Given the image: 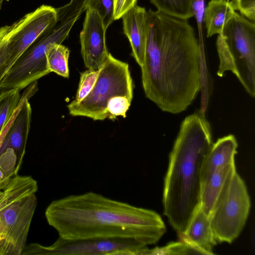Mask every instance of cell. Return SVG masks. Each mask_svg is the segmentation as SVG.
<instances>
[{"mask_svg": "<svg viewBox=\"0 0 255 255\" xmlns=\"http://www.w3.org/2000/svg\"><path fill=\"white\" fill-rule=\"evenodd\" d=\"M99 70L88 69L81 73L75 98L71 102L78 103L88 96L93 89L98 75Z\"/></svg>", "mask_w": 255, "mask_h": 255, "instance_id": "cell-24", "label": "cell"}, {"mask_svg": "<svg viewBox=\"0 0 255 255\" xmlns=\"http://www.w3.org/2000/svg\"><path fill=\"white\" fill-rule=\"evenodd\" d=\"M21 100L18 89L3 90L0 93V136L18 107Z\"/></svg>", "mask_w": 255, "mask_h": 255, "instance_id": "cell-20", "label": "cell"}, {"mask_svg": "<svg viewBox=\"0 0 255 255\" xmlns=\"http://www.w3.org/2000/svg\"><path fill=\"white\" fill-rule=\"evenodd\" d=\"M3 195V191L0 189V199Z\"/></svg>", "mask_w": 255, "mask_h": 255, "instance_id": "cell-30", "label": "cell"}, {"mask_svg": "<svg viewBox=\"0 0 255 255\" xmlns=\"http://www.w3.org/2000/svg\"><path fill=\"white\" fill-rule=\"evenodd\" d=\"M236 170L235 162L233 161L214 173L202 184L200 206L209 217L226 181Z\"/></svg>", "mask_w": 255, "mask_h": 255, "instance_id": "cell-16", "label": "cell"}, {"mask_svg": "<svg viewBox=\"0 0 255 255\" xmlns=\"http://www.w3.org/2000/svg\"><path fill=\"white\" fill-rule=\"evenodd\" d=\"M80 16L58 19L56 25L34 42L8 70L0 82V90H21L49 74L47 50L54 44H62Z\"/></svg>", "mask_w": 255, "mask_h": 255, "instance_id": "cell-7", "label": "cell"}, {"mask_svg": "<svg viewBox=\"0 0 255 255\" xmlns=\"http://www.w3.org/2000/svg\"><path fill=\"white\" fill-rule=\"evenodd\" d=\"M250 209L246 185L236 170L226 181L209 216L216 242L232 243L243 229Z\"/></svg>", "mask_w": 255, "mask_h": 255, "instance_id": "cell-8", "label": "cell"}, {"mask_svg": "<svg viewBox=\"0 0 255 255\" xmlns=\"http://www.w3.org/2000/svg\"><path fill=\"white\" fill-rule=\"evenodd\" d=\"M235 12L228 0H210L204 10L207 37L220 34L225 24Z\"/></svg>", "mask_w": 255, "mask_h": 255, "instance_id": "cell-17", "label": "cell"}, {"mask_svg": "<svg viewBox=\"0 0 255 255\" xmlns=\"http://www.w3.org/2000/svg\"><path fill=\"white\" fill-rule=\"evenodd\" d=\"M230 3L235 10H239L241 15L255 23V0H232Z\"/></svg>", "mask_w": 255, "mask_h": 255, "instance_id": "cell-25", "label": "cell"}, {"mask_svg": "<svg viewBox=\"0 0 255 255\" xmlns=\"http://www.w3.org/2000/svg\"><path fill=\"white\" fill-rule=\"evenodd\" d=\"M83 28L80 34L81 52L85 66L98 70L108 58L106 31L99 15L87 8Z\"/></svg>", "mask_w": 255, "mask_h": 255, "instance_id": "cell-12", "label": "cell"}, {"mask_svg": "<svg viewBox=\"0 0 255 255\" xmlns=\"http://www.w3.org/2000/svg\"><path fill=\"white\" fill-rule=\"evenodd\" d=\"M157 10L178 18L188 20L194 16L195 0H150Z\"/></svg>", "mask_w": 255, "mask_h": 255, "instance_id": "cell-18", "label": "cell"}, {"mask_svg": "<svg viewBox=\"0 0 255 255\" xmlns=\"http://www.w3.org/2000/svg\"><path fill=\"white\" fill-rule=\"evenodd\" d=\"M137 0H114V19L121 18L123 15L136 4Z\"/></svg>", "mask_w": 255, "mask_h": 255, "instance_id": "cell-26", "label": "cell"}, {"mask_svg": "<svg viewBox=\"0 0 255 255\" xmlns=\"http://www.w3.org/2000/svg\"><path fill=\"white\" fill-rule=\"evenodd\" d=\"M213 144L204 114L198 111L184 119L169 154L162 198L163 214L178 236L200 206L202 168Z\"/></svg>", "mask_w": 255, "mask_h": 255, "instance_id": "cell-3", "label": "cell"}, {"mask_svg": "<svg viewBox=\"0 0 255 255\" xmlns=\"http://www.w3.org/2000/svg\"><path fill=\"white\" fill-rule=\"evenodd\" d=\"M17 157L14 150L6 149L0 155V169L4 174L3 180L0 183V189L3 190L10 180L17 175Z\"/></svg>", "mask_w": 255, "mask_h": 255, "instance_id": "cell-22", "label": "cell"}, {"mask_svg": "<svg viewBox=\"0 0 255 255\" xmlns=\"http://www.w3.org/2000/svg\"><path fill=\"white\" fill-rule=\"evenodd\" d=\"M9 56V51L6 43L0 39V82L4 76V69Z\"/></svg>", "mask_w": 255, "mask_h": 255, "instance_id": "cell-27", "label": "cell"}, {"mask_svg": "<svg viewBox=\"0 0 255 255\" xmlns=\"http://www.w3.org/2000/svg\"><path fill=\"white\" fill-rule=\"evenodd\" d=\"M4 136V134L3 133H2L0 136V147L1 144L2 143Z\"/></svg>", "mask_w": 255, "mask_h": 255, "instance_id": "cell-29", "label": "cell"}, {"mask_svg": "<svg viewBox=\"0 0 255 255\" xmlns=\"http://www.w3.org/2000/svg\"><path fill=\"white\" fill-rule=\"evenodd\" d=\"M147 40L141 79L145 95L162 111L178 114L201 86L200 47L187 20L146 11Z\"/></svg>", "mask_w": 255, "mask_h": 255, "instance_id": "cell-1", "label": "cell"}, {"mask_svg": "<svg viewBox=\"0 0 255 255\" xmlns=\"http://www.w3.org/2000/svg\"><path fill=\"white\" fill-rule=\"evenodd\" d=\"M3 2V0H0V9L1 7Z\"/></svg>", "mask_w": 255, "mask_h": 255, "instance_id": "cell-31", "label": "cell"}, {"mask_svg": "<svg viewBox=\"0 0 255 255\" xmlns=\"http://www.w3.org/2000/svg\"><path fill=\"white\" fill-rule=\"evenodd\" d=\"M146 10L136 4L124 13L123 30L131 47V55L140 67L143 64L146 40Z\"/></svg>", "mask_w": 255, "mask_h": 255, "instance_id": "cell-13", "label": "cell"}, {"mask_svg": "<svg viewBox=\"0 0 255 255\" xmlns=\"http://www.w3.org/2000/svg\"><path fill=\"white\" fill-rule=\"evenodd\" d=\"M45 216L59 237L67 240L122 238L147 246L157 243L166 231L155 211L93 192L54 200Z\"/></svg>", "mask_w": 255, "mask_h": 255, "instance_id": "cell-2", "label": "cell"}, {"mask_svg": "<svg viewBox=\"0 0 255 255\" xmlns=\"http://www.w3.org/2000/svg\"><path fill=\"white\" fill-rule=\"evenodd\" d=\"M216 47L219 58L217 72L236 75L247 92L255 96V25L236 12L219 34Z\"/></svg>", "mask_w": 255, "mask_h": 255, "instance_id": "cell-5", "label": "cell"}, {"mask_svg": "<svg viewBox=\"0 0 255 255\" xmlns=\"http://www.w3.org/2000/svg\"><path fill=\"white\" fill-rule=\"evenodd\" d=\"M140 243L122 238L67 240L59 237L51 246L38 243L26 246L22 255H144L147 249Z\"/></svg>", "mask_w": 255, "mask_h": 255, "instance_id": "cell-10", "label": "cell"}, {"mask_svg": "<svg viewBox=\"0 0 255 255\" xmlns=\"http://www.w3.org/2000/svg\"><path fill=\"white\" fill-rule=\"evenodd\" d=\"M184 241L199 250L203 255H214L213 248L217 244L211 228L210 218L199 207L185 233L179 236Z\"/></svg>", "mask_w": 255, "mask_h": 255, "instance_id": "cell-14", "label": "cell"}, {"mask_svg": "<svg viewBox=\"0 0 255 255\" xmlns=\"http://www.w3.org/2000/svg\"><path fill=\"white\" fill-rule=\"evenodd\" d=\"M69 49L62 44H54L47 50V64L50 72H53L64 78L69 75L68 59Z\"/></svg>", "mask_w": 255, "mask_h": 255, "instance_id": "cell-19", "label": "cell"}, {"mask_svg": "<svg viewBox=\"0 0 255 255\" xmlns=\"http://www.w3.org/2000/svg\"><path fill=\"white\" fill-rule=\"evenodd\" d=\"M237 147V141L232 134L220 138L213 143L203 166L201 186L214 173L235 161Z\"/></svg>", "mask_w": 255, "mask_h": 255, "instance_id": "cell-15", "label": "cell"}, {"mask_svg": "<svg viewBox=\"0 0 255 255\" xmlns=\"http://www.w3.org/2000/svg\"><path fill=\"white\" fill-rule=\"evenodd\" d=\"M133 83L128 64L109 53L99 69L96 83L87 97L78 103L68 106L72 116L86 117L94 121L108 119L107 106L118 96L133 98Z\"/></svg>", "mask_w": 255, "mask_h": 255, "instance_id": "cell-6", "label": "cell"}, {"mask_svg": "<svg viewBox=\"0 0 255 255\" xmlns=\"http://www.w3.org/2000/svg\"><path fill=\"white\" fill-rule=\"evenodd\" d=\"M87 8L97 11L106 29L115 20L114 0H88Z\"/></svg>", "mask_w": 255, "mask_h": 255, "instance_id": "cell-23", "label": "cell"}, {"mask_svg": "<svg viewBox=\"0 0 255 255\" xmlns=\"http://www.w3.org/2000/svg\"><path fill=\"white\" fill-rule=\"evenodd\" d=\"M58 22L55 8L42 5L10 25L0 27V38L6 44L9 56L4 75L20 55Z\"/></svg>", "mask_w": 255, "mask_h": 255, "instance_id": "cell-9", "label": "cell"}, {"mask_svg": "<svg viewBox=\"0 0 255 255\" xmlns=\"http://www.w3.org/2000/svg\"><path fill=\"white\" fill-rule=\"evenodd\" d=\"M4 177V174L1 170L0 169V183L3 180Z\"/></svg>", "mask_w": 255, "mask_h": 255, "instance_id": "cell-28", "label": "cell"}, {"mask_svg": "<svg viewBox=\"0 0 255 255\" xmlns=\"http://www.w3.org/2000/svg\"><path fill=\"white\" fill-rule=\"evenodd\" d=\"M144 255H203L198 249L187 243L180 242H171L164 247L154 249L147 248Z\"/></svg>", "mask_w": 255, "mask_h": 255, "instance_id": "cell-21", "label": "cell"}, {"mask_svg": "<svg viewBox=\"0 0 255 255\" xmlns=\"http://www.w3.org/2000/svg\"><path fill=\"white\" fill-rule=\"evenodd\" d=\"M37 90V83L35 81L28 86L21 96L20 104L9 122L0 147V155L7 148L14 150L17 157L18 172L25 154L30 128L32 109L28 101Z\"/></svg>", "mask_w": 255, "mask_h": 255, "instance_id": "cell-11", "label": "cell"}, {"mask_svg": "<svg viewBox=\"0 0 255 255\" xmlns=\"http://www.w3.org/2000/svg\"><path fill=\"white\" fill-rule=\"evenodd\" d=\"M37 181L16 175L3 189L0 199V255H21L36 207Z\"/></svg>", "mask_w": 255, "mask_h": 255, "instance_id": "cell-4", "label": "cell"}]
</instances>
